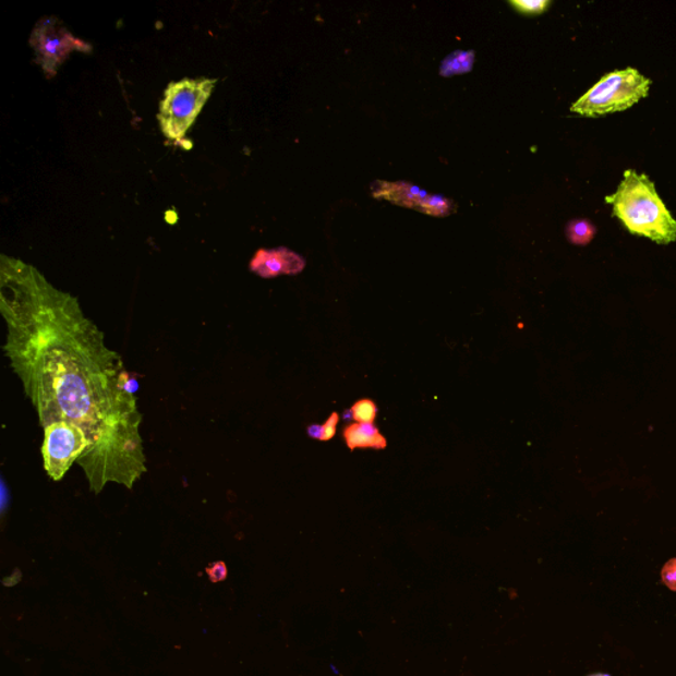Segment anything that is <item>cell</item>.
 <instances>
[{
    "instance_id": "6da1fadb",
    "label": "cell",
    "mask_w": 676,
    "mask_h": 676,
    "mask_svg": "<svg viewBox=\"0 0 676 676\" xmlns=\"http://www.w3.org/2000/svg\"><path fill=\"white\" fill-rule=\"evenodd\" d=\"M4 355L43 428L69 422L90 443L77 464L93 493L109 484L133 491L147 473L142 412L119 387L126 369L77 298L28 263L0 255Z\"/></svg>"
},
{
    "instance_id": "4fadbf2b",
    "label": "cell",
    "mask_w": 676,
    "mask_h": 676,
    "mask_svg": "<svg viewBox=\"0 0 676 676\" xmlns=\"http://www.w3.org/2000/svg\"><path fill=\"white\" fill-rule=\"evenodd\" d=\"M353 421L355 423H374L377 418L378 409L377 405L371 399H361L354 403L352 409Z\"/></svg>"
},
{
    "instance_id": "ba28073f",
    "label": "cell",
    "mask_w": 676,
    "mask_h": 676,
    "mask_svg": "<svg viewBox=\"0 0 676 676\" xmlns=\"http://www.w3.org/2000/svg\"><path fill=\"white\" fill-rule=\"evenodd\" d=\"M373 196L379 200H386L391 204L405 206V208L418 209L428 193L414 184L407 181H377L373 190Z\"/></svg>"
},
{
    "instance_id": "52a82bcc",
    "label": "cell",
    "mask_w": 676,
    "mask_h": 676,
    "mask_svg": "<svg viewBox=\"0 0 676 676\" xmlns=\"http://www.w3.org/2000/svg\"><path fill=\"white\" fill-rule=\"evenodd\" d=\"M305 267L303 256L286 248L261 249L250 262V271L263 279H273L279 275H297Z\"/></svg>"
},
{
    "instance_id": "8992f818",
    "label": "cell",
    "mask_w": 676,
    "mask_h": 676,
    "mask_svg": "<svg viewBox=\"0 0 676 676\" xmlns=\"http://www.w3.org/2000/svg\"><path fill=\"white\" fill-rule=\"evenodd\" d=\"M44 430L41 455L49 479L61 481L90 447L85 432L69 422H56Z\"/></svg>"
},
{
    "instance_id": "9a60e30c",
    "label": "cell",
    "mask_w": 676,
    "mask_h": 676,
    "mask_svg": "<svg viewBox=\"0 0 676 676\" xmlns=\"http://www.w3.org/2000/svg\"><path fill=\"white\" fill-rule=\"evenodd\" d=\"M119 387H121L122 391L135 397V394L140 391V382H137L136 374L124 371L121 378H119Z\"/></svg>"
},
{
    "instance_id": "5b68a950",
    "label": "cell",
    "mask_w": 676,
    "mask_h": 676,
    "mask_svg": "<svg viewBox=\"0 0 676 676\" xmlns=\"http://www.w3.org/2000/svg\"><path fill=\"white\" fill-rule=\"evenodd\" d=\"M29 46L35 52V62L47 77L58 74L62 64L74 51L92 52V46L79 39L59 17L44 16L36 23L29 37Z\"/></svg>"
},
{
    "instance_id": "8fae6325",
    "label": "cell",
    "mask_w": 676,
    "mask_h": 676,
    "mask_svg": "<svg viewBox=\"0 0 676 676\" xmlns=\"http://www.w3.org/2000/svg\"><path fill=\"white\" fill-rule=\"evenodd\" d=\"M417 210L428 216L447 217L454 215L456 212V204L454 200L440 195H428L423 200L421 205L418 206Z\"/></svg>"
},
{
    "instance_id": "d6986e66",
    "label": "cell",
    "mask_w": 676,
    "mask_h": 676,
    "mask_svg": "<svg viewBox=\"0 0 676 676\" xmlns=\"http://www.w3.org/2000/svg\"><path fill=\"white\" fill-rule=\"evenodd\" d=\"M306 432H309V436L311 437V439H317V440L323 439V432H324L323 425H318V424L310 425Z\"/></svg>"
},
{
    "instance_id": "ffe728a7",
    "label": "cell",
    "mask_w": 676,
    "mask_h": 676,
    "mask_svg": "<svg viewBox=\"0 0 676 676\" xmlns=\"http://www.w3.org/2000/svg\"><path fill=\"white\" fill-rule=\"evenodd\" d=\"M2 496H3V499H2V510H3V515H4L5 506H8V498H5V497H8V487H5L4 482H2Z\"/></svg>"
},
{
    "instance_id": "ac0fdd59",
    "label": "cell",
    "mask_w": 676,
    "mask_h": 676,
    "mask_svg": "<svg viewBox=\"0 0 676 676\" xmlns=\"http://www.w3.org/2000/svg\"><path fill=\"white\" fill-rule=\"evenodd\" d=\"M208 572L212 580H222L225 579V576H227V567H225L222 562H218L209 567Z\"/></svg>"
},
{
    "instance_id": "7c38bea8",
    "label": "cell",
    "mask_w": 676,
    "mask_h": 676,
    "mask_svg": "<svg viewBox=\"0 0 676 676\" xmlns=\"http://www.w3.org/2000/svg\"><path fill=\"white\" fill-rule=\"evenodd\" d=\"M596 234L594 225L587 220H574L568 224L567 237L574 245L584 246L593 240Z\"/></svg>"
},
{
    "instance_id": "3957f363",
    "label": "cell",
    "mask_w": 676,
    "mask_h": 676,
    "mask_svg": "<svg viewBox=\"0 0 676 676\" xmlns=\"http://www.w3.org/2000/svg\"><path fill=\"white\" fill-rule=\"evenodd\" d=\"M217 84L216 79H183L167 86L160 102L158 121L161 133L169 142L184 140L200 112L209 101Z\"/></svg>"
},
{
    "instance_id": "44dd1931",
    "label": "cell",
    "mask_w": 676,
    "mask_h": 676,
    "mask_svg": "<svg viewBox=\"0 0 676 676\" xmlns=\"http://www.w3.org/2000/svg\"><path fill=\"white\" fill-rule=\"evenodd\" d=\"M588 676H611L609 674H592V675H588Z\"/></svg>"
},
{
    "instance_id": "9c48e42d",
    "label": "cell",
    "mask_w": 676,
    "mask_h": 676,
    "mask_svg": "<svg viewBox=\"0 0 676 676\" xmlns=\"http://www.w3.org/2000/svg\"><path fill=\"white\" fill-rule=\"evenodd\" d=\"M342 436L352 452L357 448L385 449L387 447L386 437L379 434V430L374 423L349 424L343 430Z\"/></svg>"
},
{
    "instance_id": "7a4b0ae2",
    "label": "cell",
    "mask_w": 676,
    "mask_h": 676,
    "mask_svg": "<svg viewBox=\"0 0 676 676\" xmlns=\"http://www.w3.org/2000/svg\"><path fill=\"white\" fill-rule=\"evenodd\" d=\"M613 213L631 234L648 237L661 245L676 241V220L647 174L628 169L615 195L606 197Z\"/></svg>"
},
{
    "instance_id": "30bf717a",
    "label": "cell",
    "mask_w": 676,
    "mask_h": 676,
    "mask_svg": "<svg viewBox=\"0 0 676 676\" xmlns=\"http://www.w3.org/2000/svg\"><path fill=\"white\" fill-rule=\"evenodd\" d=\"M474 64L473 51H456L443 60L440 74L443 77H452L457 74L471 72Z\"/></svg>"
},
{
    "instance_id": "277c9868",
    "label": "cell",
    "mask_w": 676,
    "mask_h": 676,
    "mask_svg": "<svg viewBox=\"0 0 676 676\" xmlns=\"http://www.w3.org/2000/svg\"><path fill=\"white\" fill-rule=\"evenodd\" d=\"M651 81L637 69L612 72L576 101L571 111L592 118L623 111L647 97Z\"/></svg>"
},
{
    "instance_id": "5bb4252c",
    "label": "cell",
    "mask_w": 676,
    "mask_h": 676,
    "mask_svg": "<svg viewBox=\"0 0 676 676\" xmlns=\"http://www.w3.org/2000/svg\"><path fill=\"white\" fill-rule=\"evenodd\" d=\"M511 8H515L519 14L540 15L550 8L548 0H511Z\"/></svg>"
},
{
    "instance_id": "e0dca14e",
    "label": "cell",
    "mask_w": 676,
    "mask_h": 676,
    "mask_svg": "<svg viewBox=\"0 0 676 676\" xmlns=\"http://www.w3.org/2000/svg\"><path fill=\"white\" fill-rule=\"evenodd\" d=\"M338 422H340V415H338L337 412L330 414L327 423L323 425L324 432L322 442H328L330 439H334L337 432Z\"/></svg>"
},
{
    "instance_id": "2e32d148",
    "label": "cell",
    "mask_w": 676,
    "mask_h": 676,
    "mask_svg": "<svg viewBox=\"0 0 676 676\" xmlns=\"http://www.w3.org/2000/svg\"><path fill=\"white\" fill-rule=\"evenodd\" d=\"M662 581L668 590L676 592V558L668 560L662 568Z\"/></svg>"
}]
</instances>
